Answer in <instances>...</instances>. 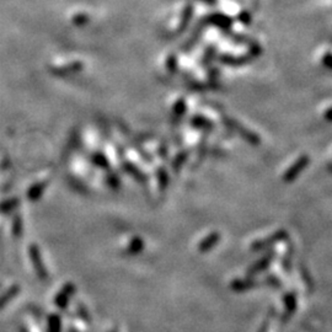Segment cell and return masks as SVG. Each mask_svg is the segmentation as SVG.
I'll list each match as a JSON object with an SVG mask.
<instances>
[{
	"mask_svg": "<svg viewBox=\"0 0 332 332\" xmlns=\"http://www.w3.org/2000/svg\"><path fill=\"white\" fill-rule=\"evenodd\" d=\"M288 239H289V234H288L287 230L280 229L276 233H273V234H271L270 237H265V239H260V240L253 241L252 244H251L250 249L251 251H255V252H258V251H263V250H268V249H271V247L275 246L276 244H278V242L287 241Z\"/></svg>",
	"mask_w": 332,
	"mask_h": 332,
	"instance_id": "1",
	"label": "cell"
},
{
	"mask_svg": "<svg viewBox=\"0 0 332 332\" xmlns=\"http://www.w3.org/2000/svg\"><path fill=\"white\" fill-rule=\"evenodd\" d=\"M223 123L228 127L229 129H233L235 133L239 134L241 138H244L247 143L251 144V145H258L261 143L260 137L257 136L256 133L251 132L250 129H247L246 127H244L242 125H240L237 120L230 117H223Z\"/></svg>",
	"mask_w": 332,
	"mask_h": 332,
	"instance_id": "2",
	"label": "cell"
},
{
	"mask_svg": "<svg viewBox=\"0 0 332 332\" xmlns=\"http://www.w3.org/2000/svg\"><path fill=\"white\" fill-rule=\"evenodd\" d=\"M276 256H277L276 250L268 249L267 252H266L260 260L256 261L255 263H252V265L247 268L246 276H249V277H255L256 275H258V273L267 270V268L271 266V263L273 262V260L276 258Z\"/></svg>",
	"mask_w": 332,
	"mask_h": 332,
	"instance_id": "3",
	"label": "cell"
},
{
	"mask_svg": "<svg viewBox=\"0 0 332 332\" xmlns=\"http://www.w3.org/2000/svg\"><path fill=\"white\" fill-rule=\"evenodd\" d=\"M283 304H285V313L281 316V324H287L290 320L291 316L295 314L296 308H298V299H296L295 291H287L282 298Z\"/></svg>",
	"mask_w": 332,
	"mask_h": 332,
	"instance_id": "4",
	"label": "cell"
},
{
	"mask_svg": "<svg viewBox=\"0 0 332 332\" xmlns=\"http://www.w3.org/2000/svg\"><path fill=\"white\" fill-rule=\"evenodd\" d=\"M261 285H262V282H260L256 278L247 276L246 278H237V280L232 281V283H230V289L235 291V293H245V291L257 289Z\"/></svg>",
	"mask_w": 332,
	"mask_h": 332,
	"instance_id": "5",
	"label": "cell"
},
{
	"mask_svg": "<svg viewBox=\"0 0 332 332\" xmlns=\"http://www.w3.org/2000/svg\"><path fill=\"white\" fill-rule=\"evenodd\" d=\"M309 161H310V159H309L308 155L299 156V158L296 159L295 163H294L293 165L285 171V174L283 175V181L287 182V184L293 182L294 180L304 171V169L309 165Z\"/></svg>",
	"mask_w": 332,
	"mask_h": 332,
	"instance_id": "6",
	"label": "cell"
},
{
	"mask_svg": "<svg viewBox=\"0 0 332 332\" xmlns=\"http://www.w3.org/2000/svg\"><path fill=\"white\" fill-rule=\"evenodd\" d=\"M75 291H77V288L73 283H67V285H63L62 290L55 295L54 298V304L58 309L60 310H65L69 305V301L72 299V296L74 295Z\"/></svg>",
	"mask_w": 332,
	"mask_h": 332,
	"instance_id": "7",
	"label": "cell"
},
{
	"mask_svg": "<svg viewBox=\"0 0 332 332\" xmlns=\"http://www.w3.org/2000/svg\"><path fill=\"white\" fill-rule=\"evenodd\" d=\"M30 255H31L32 263H34L37 276L40 277V280L46 281L48 278V272H47V270H46L45 265H43L39 249H37L36 246H32L31 250H30Z\"/></svg>",
	"mask_w": 332,
	"mask_h": 332,
	"instance_id": "8",
	"label": "cell"
},
{
	"mask_svg": "<svg viewBox=\"0 0 332 332\" xmlns=\"http://www.w3.org/2000/svg\"><path fill=\"white\" fill-rule=\"evenodd\" d=\"M220 241V234L218 232L210 233L209 235H207L203 240L198 244V251L201 253L209 252L210 250L214 249L218 245V242Z\"/></svg>",
	"mask_w": 332,
	"mask_h": 332,
	"instance_id": "9",
	"label": "cell"
},
{
	"mask_svg": "<svg viewBox=\"0 0 332 332\" xmlns=\"http://www.w3.org/2000/svg\"><path fill=\"white\" fill-rule=\"evenodd\" d=\"M185 113H186V100L184 98H180L172 106V112H171V123L172 125L177 126L181 120L184 118Z\"/></svg>",
	"mask_w": 332,
	"mask_h": 332,
	"instance_id": "10",
	"label": "cell"
},
{
	"mask_svg": "<svg viewBox=\"0 0 332 332\" xmlns=\"http://www.w3.org/2000/svg\"><path fill=\"white\" fill-rule=\"evenodd\" d=\"M219 60L222 64L229 65V67H242V65L250 63L251 57L250 55H246V57H234V55L224 54L220 55Z\"/></svg>",
	"mask_w": 332,
	"mask_h": 332,
	"instance_id": "11",
	"label": "cell"
},
{
	"mask_svg": "<svg viewBox=\"0 0 332 332\" xmlns=\"http://www.w3.org/2000/svg\"><path fill=\"white\" fill-rule=\"evenodd\" d=\"M122 167L123 170L127 172V174L129 175V176H132L133 179H136V181H138L139 184H145L146 182V175L143 174V172L141 171V170L138 169L134 164L129 163V161H123L122 163Z\"/></svg>",
	"mask_w": 332,
	"mask_h": 332,
	"instance_id": "12",
	"label": "cell"
},
{
	"mask_svg": "<svg viewBox=\"0 0 332 332\" xmlns=\"http://www.w3.org/2000/svg\"><path fill=\"white\" fill-rule=\"evenodd\" d=\"M293 257H294V245L289 242L285 255H283L282 260H281V265H282L283 271H285L287 275H290L291 271H293Z\"/></svg>",
	"mask_w": 332,
	"mask_h": 332,
	"instance_id": "13",
	"label": "cell"
},
{
	"mask_svg": "<svg viewBox=\"0 0 332 332\" xmlns=\"http://www.w3.org/2000/svg\"><path fill=\"white\" fill-rule=\"evenodd\" d=\"M190 125L197 129H201V131H206V132H210L213 128H214V125H213L212 121H209L208 118L203 117L201 115H196L191 118L190 121Z\"/></svg>",
	"mask_w": 332,
	"mask_h": 332,
	"instance_id": "14",
	"label": "cell"
},
{
	"mask_svg": "<svg viewBox=\"0 0 332 332\" xmlns=\"http://www.w3.org/2000/svg\"><path fill=\"white\" fill-rule=\"evenodd\" d=\"M19 293H20V285H11L9 289H7L6 291H4V293L0 295V311H1L2 309L7 305V304L11 303L12 299H14Z\"/></svg>",
	"mask_w": 332,
	"mask_h": 332,
	"instance_id": "15",
	"label": "cell"
},
{
	"mask_svg": "<svg viewBox=\"0 0 332 332\" xmlns=\"http://www.w3.org/2000/svg\"><path fill=\"white\" fill-rule=\"evenodd\" d=\"M298 270H299V273H300V277L301 280H303V282L305 283L306 288H308L309 291H313L314 288H315V282H314L313 280V276H311L310 271H309V268L306 267L304 263H299L298 266Z\"/></svg>",
	"mask_w": 332,
	"mask_h": 332,
	"instance_id": "16",
	"label": "cell"
},
{
	"mask_svg": "<svg viewBox=\"0 0 332 332\" xmlns=\"http://www.w3.org/2000/svg\"><path fill=\"white\" fill-rule=\"evenodd\" d=\"M143 250H144V241L139 237H136L131 240V242H129L128 247L126 249V253L128 256H136L139 255Z\"/></svg>",
	"mask_w": 332,
	"mask_h": 332,
	"instance_id": "17",
	"label": "cell"
},
{
	"mask_svg": "<svg viewBox=\"0 0 332 332\" xmlns=\"http://www.w3.org/2000/svg\"><path fill=\"white\" fill-rule=\"evenodd\" d=\"M47 332H62V318L59 314H50L48 316Z\"/></svg>",
	"mask_w": 332,
	"mask_h": 332,
	"instance_id": "18",
	"label": "cell"
},
{
	"mask_svg": "<svg viewBox=\"0 0 332 332\" xmlns=\"http://www.w3.org/2000/svg\"><path fill=\"white\" fill-rule=\"evenodd\" d=\"M189 155H190L189 150H182L175 156L174 160L171 161V167L172 170H174V172H179L180 170L182 169L184 164L186 163L187 159H189Z\"/></svg>",
	"mask_w": 332,
	"mask_h": 332,
	"instance_id": "19",
	"label": "cell"
},
{
	"mask_svg": "<svg viewBox=\"0 0 332 332\" xmlns=\"http://www.w3.org/2000/svg\"><path fill=\"white\" fill-rule=\"evenodd\" d=\"M156 177H158V184L160 191H166L167 186H169V174H167L166 169H164L161 166L158 167V170H156Z\"/></svg>",
	"mask_w": 332,
	"mask_h": 332,
	"instance_id": "20",
	"label": "cell"
},
{
	"mask_svg": "<svg viewBox=\"0 0 332 332\" xmlns=\"http://www.w3.org/2000/svg\"><path fill=\"white\" fill-rule=\"evenodd\" d=\"M91 161H93L96 166L101 167V169H105V170L110 169V163H108L107 158H106L102 153L94 154V155L91 156Z\"/></svg>",
	"mask_w": 332,
	"mask_h": 332,
	"instance_id": "21",
	"label": "cell"
},
{
	"mask_svg": "<svg viewBox=\"0 0 332 332\" xmlns=\"http://www.w3.org/2000/svg\"><path fill=\"white\" fill-rule=\"evenodd\" d=\"M262 285L271 288H275V289H278V288L282 287V281H281L276 275H267L265 280L262 281Z\"/></svg>",
	"mask_w": 332,
	"mask_h": 332,
	"instance_id": "22",
	"label": "cell"
},
{
	"mask_svg": "<svg viewBox=\"0 0 332 332\" xmlns=\"http://www.w3.org/2000/svg\"><path fill=\"white\" fill-rule=\"evenodd\" d=\"M77 311H78V315H79V318L82 319L84 323L88 324V325H90V324H91V315H90V313L88 311V309H86V306L83 305L82 303H79V304H78Z\"/></svg>",
	"mask_w": 332,
	"mask_h": 332,
	"instance_id": "23",
	"label": "cell"
},
{
	"mask_svg": "<svg viewBox=\"0 0 332 332\" xmlns=\"http://www.w3.org/2000/svg\"><path fill=\"white\" fill-rule=\"evenodd\" d=\"M275 315H276V309L271 308L270 313H268V315H267V319H266V320L263 321L262 324H261L260 329H258L257 332H268V331H270L271 320H272V318H275Z\"/></svg>",
	"mask_w": 332,
	"mask_h": 332,
	"instance_id": "24",
	"label": "cell"
},
{
	"mask_svg": "<svg viewBox=\"0 0 332 332\" xmlns=\"http://www.w3.org/2000/svg\"><path fill=\"white\" fill-rule=\"evenodd\" d=\"M215 50H217V48L213 47V46H209V47L207 48L206 52H204L203 59H202V64L209 65L210 63H212V60L214 59L215 57Z\"/></svg>",
	"mask_w": 332,
	"mask_h": 332,
	"instance_id": "25",
	"label": "cell"
},
{
	"mask_svg": "<svg viewBox=\"0 0 332 332\" xmlns=\"http://www.w3.org/2000/svg\"><path fill=\"white\" fill-rule=\"evenodd\" d=\"M106 182H107L108 186H110L111 189H113V190L118 189V187H120V184H121L120 177H118L116 174H113V172H110V174L107 175V177H106Z\"/></svg>",
	"mask_w": 332,
	"mask_h": 332,
	"instance_id": "26",
	"label": "cell"
},
{
	"mask_svg": "<svg viewBox=\"0 0 332 332\" xmlns=\"http://www.w3.org/2000/svg\"><path fill=\"white\" fill-rule=\"evenodd\" d=\"M166 69L170 73H176L177 72V57L175 54L169 55L166 60Z\"/></svg>",
	"mask_w": 332,
	"mask_h": 332,
	"instance_id": "27",
	"label": "cell"
},
{
	"mask_svg": "<svg viewBox=\"0 0 332 332\" xmlns=\"http://www.w3.org/2000/svg\"><path fill=\"white\" fill-rule=\"evenodd\" d=\"M208 79H209V83H217L218 79H219V70L217 68L214 69H210L208 72Z\"/></svg>",
	"mask_w": 332,
	"mask_h": 332,
	"instance_id": "28",
	"label": "cell"
},
{
	"mask_svg": "<svg viewBox=\"0 0 332 332\" xmlns=\"http://www.w3.org/2000/svg\"><path fill=\"white\" fill-rule=\"evenodd\" d=\"M159 155H160L161 158H166V155H167V146L166 145L164 146V144H161V145L159 146Z\"/></svg>",
	"mask_w": 332,
	"mask_h": 332,
	"instance_id": "29",
	"label": "cell"
},
{
	"mask_svg": "<svg viewBox=\"0 0 332 332\" xmlns=\"http://www.w3.org/2000/svg\"><path fill=\"white\" fill-rule=\"evenodd\" d=\"M330 57H331V55H330V53H326V55H325V59H324V65H325V67L326 68H328V69H330V68H331V62H330Z\"/></svg>",
	"mask_w": 332,
	"mask_h": 332,
	"instance_id": "30",
	"label": "cell"
},
{
	"mask_svg": "<svg viewBox=\"0 0 332 332\" xmlns=\"http://www.w3.org/2000/svg\"><path fill=\"white\" fill-rule=\"evenodd\" d=\"M20 332H30L29 330H27V329L26 328H25V326H21V328H20V330H19Z\"/></svg>",
	"mask_w": 332,
	"mask_h": 332,
	"instance_id": "31",
	"label": "cell"
},
{
	"mask_svg": "<svg viewBox=\"0 0 332 332\" xmlns=\"http://www.w3.org/2000/svg\"><path fill=\"white\" fill-rule=\"evenodd\" d=\"M69 332H80V331H78V330H73V329H70Z\"/></svg>",
	"mask_w": 332,
	"mask_h": 332,
	"instance_id": "32",
	"label": "cell"
},
{
	"mask_svg": "<svg viewBox=\"0 0 332 332\" xmlns=\"http://www.w3.org/2000/svg\"><path fill=\"white\" fill-rule=\"evenodd\" d=\"M110 332H118V331H117V330H116V329H113V330H111Z\"/></svg>",
	"mask_w": 332,
	"mask_h": 332,
	"instance_id": "33",
	"label": "cell"
}]
</instances>
